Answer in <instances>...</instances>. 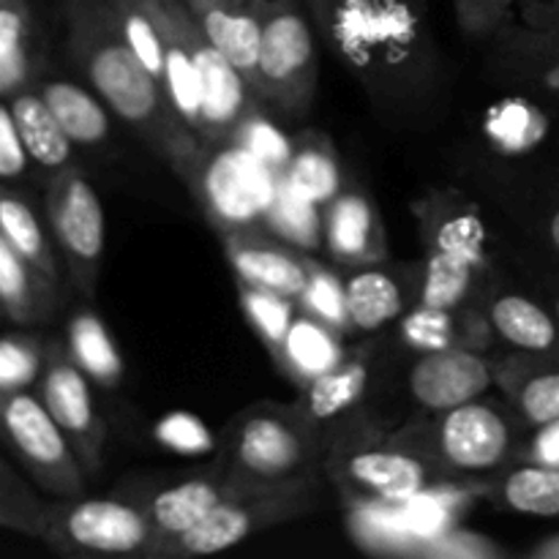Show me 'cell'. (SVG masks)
Here are the masks:
<instances>
[{
	"mask_svg": "<svg viewBox=\"0 0 559 559\" xmlns=\"http://www.w3.org/2000/svg\"><path fill=\"white\" fill-rule=\"evenodd\" d=\"M69 52L109 112L145 136L173 169L205 145V140L175 115L162 82L126 44L109 0H76L71 5Z\"/></svg>",
	"mask_w": 559,
	"mask_h": 559,
	"instance_id": "6da1fadb",
	"label": "cell"
},
{
	"mask_svg": "<svg viewBox=\"0 0 559 559\" xmlns=\"http://www.w3.org/2000/svg\"><path fill=\"white\" fill-rule=\"evenodd\" d=\"M344 63L385 102H415L435 85V44L420 0H306Z\"/></svg>",
	"mask_w": 559,
	"mask_h": 559,
	"instance_id": "7a4b0ae2",
	"label": "cell"
},
{
	"mask_svg": "<svg viewBox=\"0 0 559 559\" xmlns=\"http://www.w3.org/2000/svg\"><path fill=\"white\" fill-rule=\"evenodd\" d=\"M218 233L265 224L284 175L238 142L202 145L175 167Z\"/></svg>",
	"mask_w": 559,
	"mask_h": 559,
	"instance_id": "3957f363",
	"label": "cell"
},
{
	"mask_svg": "<svg viewBox=\"0 0 559 559\" xmlns=\"http://www.w3.org/2000/svg\"><path fill=\"white\" fill-rule=\"evenodd\" d=\"M66 557H162L164 540L140 502L49 500L41 538Z\"/></svg>",
	"mask_w": 559,
	"mask_h": 559,
	"instance_id": "277c9868",
	"label": "cell"
},
{
	"mask_svg": "<svg viewBox=\"0 0 559 559\" xmlns=\"http://www.w3.org/2000/svg\"><path fill=\"white\" fill-rule=\"evenodd\" d=\"M317 486L306 475L267 486H240L200 524L175 538L164 557H207L243 544L249 535L300 516L314 506Z\"/></svg>",
	"mask_w": 559,
	"mask_h": 559,
	"instance_id": "5b68a950",
	"label": "cell"
},
{
	"mask_svg": "<svg viewBox=\"0 0 559 559\" xmlns=\"http://www.w3.org/2000/svg\"><path fill=\"white\" fill-rule=\"evenodd\" d=\"M317 49L295 0H267L257 58V98L289 118H304L317 91Z\"/></svg>",
	"mask_w": 559,
	"mask_h": 559,
	"instance_id": "8992f818",
	"label": "cell"
},
{
	"mask_svg": "<svg viewBox=\"0 0 559 559\" xmlns=\"http://www.w3.org/2000/svg\"><path fill=\"white\" fill-rule=\"evenodd\" d=\"M0 440L49 497L85 495V467L36 391L0 393Z\"/></svg>",
	"mask_w": 559,
	"mask_h": 559,
	"instance_id": "52a82bcc",
	"label": "cell"
},
{
	"mask_svg": "<svg viewBox=\"0 0 559 559\" xmlns=\"http://www.w3.org/2000/svg\"><path fill=\"white\" fill-rule=\"evenodd\" d=\"M311 459V426L298 409L257 407L233 431L227 478L238 486L278 484L309 473Z\"/></svg>",
	"mask_w": 559,
	"mask_h": 559,
	"instance_id": "ba28073f",
	"label": "cell"
},
{
	"mask_svg": "<svg viewBox=\"0 0 559 559\" xmlns=\"http://www.w3.org/2000/svg\"><path fill=\"white\" fill-rule=\"evenodd\" d=\"M44 211L55 243L63 251L71 282L91 298L104 254V207L96 189L76 167L63 169L49 178Z\"/></svg>",
	"mask_w": 559,
	"mask_h": 559,
	"instance_id": "9c48e42d",
	"label": "cell"
},
{
	"mask_svg": "<svg viewBox=\"0 0 559 559\" xmlns=\"http://www.w3.org/2000/svg\"><path fill=\"white\" fill-rule=\"evenodd\" d=\"M511 418L495 404L480 399L462 407L437 413V424L429 431L431 467L445 473H486L508 462L513 451Z\"/></svg>",
	"mask_w": 559,
	"mask_h": 559,
	"instance_id": "30bf717a",
	"label": "cell"
},
{
	"mask_svg": "<svg viewBox=\"0 0 559 559\" xmlns=\"http://www.w3.org/2000/svg\"><path fill=\"white\" fill-rule=\"evenodd\" d=\"M36 393L55 418V424L69 437L85 473H96L102 467L107 431H104L102 418L96 413L91 377L74 364L66 344L49 342L47 364H44L41 377L36 382Z\"/></svg>",
	"mask_w": 559,
	"mask_h": 559,
	"instance_id": "8fae6325",
	"label": "cell"
},
{
	"mask_svg": "<svg viewBox=\"0 0 559 559\" xmlns=\"http://www.w3.org/2000/svg\"><path fill=\"white\" fill-rule=\"evenodd\" d=\"M431 462L402 448H344L333 453L328 473L338 489L364 502H407L431 480Z\"/></svg>",
	"mask_w": 559,
	"mask_h": 559,
	"instance_id": "7c38bea8",
	"label": "cell"
},
{
	"mask_svg": "<svg viewBox=\"0 0 559 559\" xmlns=\"http://www.w3.org/2000/svg\"><path fill=\"white\" fill-rule=\"evenodd\" d=\"M197 71H200V136L207 145H224L257 109L254 87L238 66L229 63L197 27Z\"/></svg>",
	"mask_w": 559,
	"mask_h": 559,
	"instance_id": "4fadbf2b",
	"label": "cell"
},
{
	"mask_svg": "<svg viewBox=\"0 0 559 559\" xmlns=\"http://www.w3.org/2000/svg\"><path fill=\"white\" fill-rule=\"evenodd\" d=\"M491 366L469 349H435L409 369L407 385L426 413H445L475 402L491 388Z\"/></svg>",
	"mask_w": 559,
	"mask_h": 559,
	"instance_id": "5bb4252c",
	"label": "cell"
},
{
	"mask_svg": "<svg viewBox=\"0 0 559 559\" xmlns=\"http://www.w3.org/2000/svg\"><path fill=\"white\" fill-rule=\"evenodd\" d=\"M222 238L238 282L284 295L289 300H298L304 295L311 273L309 257H300L289 246L273 240L271 235L262 233V227L235 229V233H224Z\"/></svg>",
	"mask_w": 559,
	"mask_h": 559,
	"instance_id": "9a60e30c",
	"label": "cell"
},
{
	"mask_svg": "<svg viewBox=\"0 0 559 559\" xmlns=\"http://www.w3.org/2000/svg\"><path fill=\"white\" fill-rule=\"evenodd\" d=\"M202 36L243 71L257 93V58H260L262 22L267 0H183Z\"/></svg>",
	"mask_w": 559,
	"mask_h": 559,
	"instance_id": "2e32d148",
	"label": "cell"
},
{
	"mask_svg": "<svg viewBox=\"0 0 559 559\" xmlns=\"http://www.w3.org/2000/svg\"><path fill=\"white\" fill-rule=\"evenodd\" d=\"M164 33L162 87L169 107L191 131L200 134V71H197V22L183 0H158Z\"/></svg>",
	"mask_w": 559,
	"mask_h": 559,
	"instance_id": "e0dca14e",
	"label": "cell"
},
{
	"mask_svg": "<svg viewBox=\"0 0 559 559\" xmlns=\"http://www.w3.org/2000/svg\"><path fill=\"white\" fill-rule=\"evenodd\" d=\"M238 489L240 486L235 480H229L227 473H224L218 478L180 480V484L164 486V489L153 491L147 500H142V511L147 513V519H151L153 527H156V533L164 540L162 557L175 538L189 533L218 502H224Z\"/></svg>",
	"mask_w": 559,
	"mask_h": 559,
	"instance_id": "ac0fdd59",
	"label": "cell"
},
{
	"mask_svg": "<svg viewBox=\"0 0 559 559\" xmlns=\"http://www.w3.org/2000/svg\"><path fill=\"white\" fill-rule=\"evenodd\" d=\"M325 246L336 260L349 265H371L385 257V235L380 218L364 194L338 191L322 213Z\"/></svg>",
	"mask_w": 559,
	"mask_h": 559,
	"instance_id": "d6986e66",
	"label": "cell"
},
{
	"mask_svg": "<svg viewBox=\"0 0 559 559\" xmlns=\"http://www.w3.org/2000/svg\"><path fill=\"white\" fill-rule=\"evenodd\" d=\"M58 309V282L0 238V320L14 325L47 322Z\"/></svg>",
	"mask_w": 559,
	"mask_h": 559,
	"instance_id": "ffe728a7",
	"label": "cell"
},
{
	"mask_svg": "<svg viewBox=\"0 0 559 559\" xmlns=\"http://www.w3.org/2000/svg\"><path fill=\"white\" fill-rule=\"evenodd\" d=\"M9 107L33 167L47 173L49 178L74 167V142L69 140L63 126L58 123L52 109L47 107L38 87L27 85L11 93Z\"/></svg>",
	"mask_w": 559,
	"mask_h": 559,
	"instance_id": "44dd1931",
	"label": "cell"
},
{
	"mask_svg": "<svg viewBox=\"0 0 559 559\" xmlns=\"http://www.w3.org/2000/svg\"><path fill=\"white\" fill-rule=\"evenodd\" d=\"M338 338H342V333H336L325 322L314 320V317L304 311V314L293 320L282 347H278L273 358L295 382H300V388H306L317 377H322L325 371L336 369L342 364L344 349Z\"/></svg>",
	"mask_w": 559,
	"mask_h": 559,
	"instance_id": "7402d4cb",
	"label": "cell"
},
{
	"mask_svg": "<svg viewBox=\"0 0 559 559\" xmlns=\"http://www.w3.org/2000/svg\"><path fill=\"white\" fill-rule=\"evenodd\" d=\"M38 93L74 145L98 147L109 136V107L93 91L69 80H44Z\"/></svg>",
	"mask_w": 559,
	"mask_h": 559,
	"instance_id": "603a6c76",
	"label": "cell"
},
{
	"mask_svg": "<svg viewBox=\"0 0 559 559\" xmlns=\"http://www.w3.org/2000/svg\"><path fill=\"white\" fill-rule=\"evenodd\" d=\"M489 322L511 347L527 355L559 358V320L524 295H502L491 304Z\"/></svg>",
	"mask_w": 559,
	"mask_h": 559,
	"instance_id": "cb8c5ba5",
	"label": "cell"
},
{
	"mask_svg": "<svg viewBox=\"0 0 559 559\" xmlns=\"http://www.w3.org/2000/svg\"><path fill=\"white\" fill-rule=\"evenodd\" d=\"M349 325L355 331H380L404 309V289L393 273L374 265H360L344 284Z\"/></svg>",
	"mask_w": 559,
	"mask_h": 559,
	"instance_id": "d4e9b609",
	"label": "cell"
},
{
	"mask_svg": "<svg viewBox=\"0 0 559 559\" xmlns=\"http://www.w3.org/2000/svg\"><path fill=\"white\" fill-rule=\"evenodd\" d=\"M366 388H369V360L344 358L336 369L325 371L304 388V399H300V404H295V409L314 429L317 424H325V420H333L353 409L366 393Z\"/></svg>",
	"mask_w": 559,
	"mask_h": 559,
	"instance_id": "484cf974",
	"label": "cell"
},
{
	"mask_svg": "<svg viewBox=\"0 0 559 559\" xmlns=\"http://www.w3.org/2000/svg\"><path fill=\"white\" fill-rule=\"evenodd\" d=\"M0 238L20 251L27 262L47 273L58 282V257H55L52 240L44 229L41 218L31 207V202L16 194L9 183L0 180Z\"/></svg>",
	"mask_w": 559,
	"mask_h": 559,
	"instance_id": "4316f807",
	"label": "cell"
},
{
	"mask_svg": "<svg viewBox=\"0 0 559 559\" xmlns=\"http://www.w3.org/2000/svg\"><path fill=\"white\" fill-rule=\"evenodd\" d=\"M475 267L478 262H473L462 251L431 246L429 260L424 265V278H420V306L435 314L456 309L473 287Z\"/></svg>",
	"mask_w": 559,
	"mask_h": 559,
	"instance_id": "83f0119b",
	"label": "cell"
},
{
	"mask_svg": "<svg viewBox=\"0 0 559 559\" xmlns=\"http://www.w3.org/2000/svg\"><path fill=\"white\" fill-rule=\"evenodd\" d=\"M33 9L27 0H0V87L11 96L31 85Z\"/></svg>",
	"mask_w": 559,
	"mask_h": 559,
	"instance_id": "f1b7e54d",
	"label": "cell"
},
{
	"mask_svg": "<svg viewBox=\"0 0 559 559\" xmlns=\"http://www.w3.org/2000/svg\"><path fill=\"white\" fill-rule=\"evenodd\" d=\"M66 349H69L74 364L91 380L109 388L118 385L120 374H123V364H120V355L115 349L112 338H109L107 328L102 325V320L93 311H80L69 322V342H66Z\"/></svg>",
	"mask_w": 559,
	"mask_h": 559,
	"instance_id": "f546056e",
	"label": "cell"
},
{
	"mask_svg": "<svg viewBox=\"0 0 559 559\" xmlns=\"http://www.w3.org/2000/svg\"><path fill=\"white\" fill-rule=\"evenodd\" d=\"M500 497L511 511L535 519H559V467L522 464L502 478Z\"/></svg>",
	"mask_w": 559,
	"mask_h": 559,
	"instance_id": "4dcf8cb0",
	"label": "cell"
},
{
	"mask_svg": "<svg viewBox=\"0 0 559 559\" xmlns=\"http://www.w3.org/2000/svg\"><path fill=\"white\" fill-rule=\"evenodd\" d=\"M284 183L314 205L325 207L342 191L338 162L325 142H306L298 145L284 167Z\"/></svg>",
	"mask_w": 559,
	"mask_h": 559,
	"instance_id": "1f68e13d",
	"label": "cell"
},
{
	"mask_svg": "<svg viewBox=\"0 0 559 559\" xmlns=\"http://www.w3.org/2000/svg\"><path fill=\"white\" fill-rule=\"evenodd\" d=\"M511 396L519 415L530 426L551 429L559 426V360L544 355V364L516 369L511 380Z\"/></svg>",
	"mask_w": 559,
	"mask_h": 559,
	"instance_id": "d6a6232c",
	"label": "cell"
},
{
	"mask_svg": "<svg viewBox=\"0 0 559 559\" xmlns=\"http://www.w3.org/2000/svg\"><path fill=\"white\" fill-rule=\"evenodd\" d=\"M265 233H276L278 238H284L287 243L300 246V249H317V246L325 243V227H322V213L320 205L309 202L306 197H300L298 191L289 189L282 180V189H278L276 202L267 211L265 224H262Z\"/></svg>",
	"mask_w": 559,
	"mask_h": 559,
	"instance_id": "836d02e7",
	"label": "cell"
},
{
	"mask_svg": "<svg viewBox=\"0 0 559 559\" xmlns=\"http://www.w3.org/2000/svg\"><path fill=\"white\" fill-rule=\"evenodd\" d=\"M49 500H41L0 453V530L41 538Z\"/></svg>",
	"mask_w": 559,
	"mask_h": 559,
	"instance_id": "e575fe53",
	"label": "cell"
},
{
	"mask_svg": "<svg viewBox=\"0 0 559 559\" xmlns=\"http://www.w3.org/2000/svg\"><path fill=\"white\" fill-rule=\"evenodd\" d=\"M49 342L36 336L0 338V393L33 391L47 364Z\"/></svg>",
	"mask_w": 559,
	"mask_h": 559,
	"instance_id": "d590c367",
	"label": "cell"
},
{
	"mask_svg": "<svg viewBox=\"0 0 559 559\" xmlns=\"http://www.w3.org/2000/svg\"><path fill=\"white\" fill-rule=\"evenodd\" d=\"M240 287V304H243L246 314H249L251 325L257 328L262 342L267 344L271 355L278 353L284 336H287L289 325L295 320V304L298 300H289L284 295L267 293V289L251 287V284L238 282Z\"/></svg>",
	"mask_w": 559,
	"mask_h": 559,
	"instance_id": "8d00e7d4",
	"label": "cell"
},
{
	"mask_svg": "<svg viewBox=\"0 0 559 559\" xmlns=\"http://www.w3.org/2000/svg\"><path fill=\"white\" fill-rule=\"evenodd\" d=\"M300 309L306 314H311L314 320L325 322L328 328H333L336 333H347L349 328V314H347V293H344V284L338 282L336 273L325 271L320 262L311 260V273L309 284H306L304 295L298 298Z\"/></svg>",
	"mask_w": 559,
	"mask_h": 559,
	"instance_id": "74e56055",
	"label": "cell"
},
{
	"mask_svg": "<svg viewBox=\"0 0 559 559\" xmlns=\"http://www.w3.org/2000/svg\"><path fill=\"white\" fill-rule=\"evenodd\" d=\"M229 142H238V145L254 151L257 156L265 158V162L271 164V167H276L282 175L295 151V145H289L287 136H284L271 120L262 118L260 109H254V112L238 126V131H235V136Z\"/></svg>",
	"mask_w": 559,
	"mask_h": 559,
	"instance_id": "f35d334b",
	"label": "cell"
},
{
	"mask_svg": "<svg viewBox=\"0 0 559 559\" xmlns=\"http://www.w3.org/2000/svg\"><path fill=\"white\" fill-rule=\"evenodd\" d=\"M431 246L462 251L480 265L484 262V227L473 213H453L451 218L437 224V229L431 233Z\"/></svg>",
	"mask_w": 559,
	"mask_h": 559,
	"instance_id": "ab89813d",
	"label": "cell"
},
{
	"mask_svg": "<svg viewBox=\"0 0 559 559\" xmlns=\"http://www.w3.org/2000/svg\"><path fill=\"white\" fill-rule=\"evenodd\" d=\"M27 167H31V158L20 140V131H16L9 96H0V180L11 183V180L22 178Z\"/></svg>",
	"mask_w": 559,
	"mask_h": 559,
	"instance_id": "60d3db41",
	"label": "cell"
},
{
	"mask_svg": "<svg viewBox=\"0 0 559 559\" xmlns=\"http://www.w3.org/2000/svg\"><path fill=\"white\" fill-rule=\"evenodd\" d=\"M513 3L516 0H456V14L467 31L486 33L506 20Z\"/></svg>",
	"mask_w": 559,
	"mask_h": 559,
	"instance_id": "b9f144b4",
	"label": "cell"
},
{
	"mask_svg": "<svg viewBox=\"0 0 559 559\" xmlns=\"http://www.w3.org/2000/svg\"><path fill=\"white\" fill-rule=\"evenodd\" d=\"M524 16H527L530 27L559 31V0H530Z\"/></svg>",
	"mask_w": 559,
	"mask_h": 559,
	"instance_id": "7bdbcfd3",
	"label": "cell"
},
{
	"mask_svg": "<svg viewBox=\"0 0 559 559\" xmlns=\"http://www.w3.org/2000/svg\"><path fill=\"white\" fill-rule=\"evenodd\" d=\"M544 233H546V240H549L551 249L559 254V205H555L549 213H546Z\"/></svg>",
	"mask_w": 559,
	"mask_h": 559,
	"instance_id": "ee69618b",
	"label": "cell"
},
{
	"mask_svg": "<svg viewBox=\"0 0 559 559\" xmlns=\"http://www.w3.org/2000/svg\"><path fill=\"white\" fill-rule=\"evenodd\" d=\"M530 555L538 557V559H559V535H551V538H546L544 544L535 546Z\"/></svg>",
	"mask_w": 559,
	"mask_h": 559,
	"instance_id": "f6af8a7d",
	"label": "cell"
},
{
	"mask_svg": "<svg viewBox=\"0 0 559 559\" xmlns=\"http://www.w3.org/2000/svg\"><path fill=\"white\" fill-rule=\"evenodd\" d=\"M555 317L559 320V293L555 295Z\"/></svg>",
	"mask_w": 559,
	"mask_h": 559,
	"instance_id": "bcb514c9",
	"label": "cell"
}]
</instances>
